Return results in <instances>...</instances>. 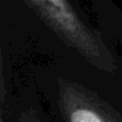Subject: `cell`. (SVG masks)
I'll use <instances>...</instances> for the list:
<instances>
[{
    "instance_id": "obj_1",
    "label": "cell",
    "mask_w": 122,
    "mask_h": 122,
    "mask_svg": "<svg viewBox=\"0 0 122 122\" xmlns=\"http://www.w3.org/2000/svg\"><path fill=\"white\" fill-rule=\"evenodd\" d=\"M31 84L51 122H122L118 78L86 65L49 61L34 66Z\"/></svg>"
},
{
    "instance_id": "obj_5",
    "label": "cell",
    "mask_w": 122,
    "mask_h": 122,
    "mask_svg": "<svg viewBox=\"0 0 122 122\" xmlns=\"http://www.w3.org/2000/svg\"><path fill=\"white\" fill-rule=\"evenodd\" d=\"M0 122H13V121H10L7 117L3 116V115H0Z\"/></svg>"
},
{
    "instance_id": "obj_3",
    "label": "cell",
    "mask_w": 122,
    "mask_h": 122,
    "mask_svg": "<svg viewBox=\"0 0 122 122\" xmlns=\"http://www.w3.org/2000/svg\"><path fill=\"white\" fill-rule=\"evenodd\" d=\"M13 122H51L32 86L25 87L15 109Z\"/></svg>"
},
{
    "instance_id": "obj_4",
    "label": "cell",
    "mask_w": 122,
    "mask_h": 122,
    "mask_svg": "<svg viewBox=\"0 0 122 122\" xmlns=\"http://www.w3.org/2000/svg\"><path fill=\"white\" fill-rule=\"evenodd\" d=\"M10 99H11V92L9 87V73L6 71L5 56L3 51L1 41H0V115L5 117L9 116L7 112L12 104Z\"/></svg>"
},
{
    "instance_id": "obj_2",
    "label": "cell",
    "mask_w": 122,
    "mask_h": 122,
    "mask_svg": "<svg viewBox=\"0 0 122 122\" xmlns=\"http://www.w3.org/2000/svg\"><path fill=\"white\" fill-rule=\"evenodd\" d=\"M37 18L66 50L71 62L83 64L122 79L121 64L104 37L92 29L70 0H24Z\"/></svg>"
}]
</instances>
